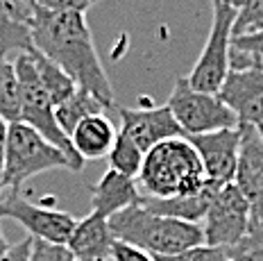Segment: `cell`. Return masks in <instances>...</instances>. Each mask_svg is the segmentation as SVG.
Wrapping results in <instances>:
<instances>
[{"label":"cell","instance_id":"obj_1","mask_svg":"<svg viewBox=\"0 0 263 261\" xmlns=\"http://www.w3.org/2000/svg\"><path fill=\"white\" fill-rule=\"evenodd\" d=\"M32 43H34V50L57 64L78 84V89L89 91L111 111L118 109L111 82L93 43L86 14L50 12L34 5Z\"/></svg>","mask_w":263,"mask_h":261},{"label":"cell","instance_id":"obj_2","mask_svg":"<svg viewBox=\"0 0 263 261\" xmlns=\"http://www.w3.org/2000/svg\"><path fill=\"white\" fill-rule=\"evenodd\" d=\"M139 191L145 198L166 200L175 195H197L213 187L206 179L204 166L186 137L161 141L145 152L136 175Z\"/></svg>","mask_w":263,"mask_h":261},{"label":"cell","instance_id":"obj_3","mask_svg":"<svg viewBox=\"0 0 263 261\" xmlns=\"http://www.w3.org/2000/svg\"><path fill=\"white\" fill-rule=\"evenodd\" d=\"M116 241H125L145 250L152 257H173L191 248L204 246L202 225L177 218H166L134 204L109 218Z\"/></svg>","mask_w":263,"mask_h":261},{"label":"cell","instance_id":"obj_4","mask_svg":"<svg viewBox=\"0 0 263 261\" xmlns=\"http://www.w3.org/2000/svg\"><path fill=\"white\" fill-rule=\"evenodd\" d=\"M66 168L73 171V164L59 148L46 141L30 125L14 121L7 129V159H5V191H21L27 179L46 171Z\"/></svg>","mask_w":263,"mask_h":261},{"label":"cell","instance_id":"obj_5","mask_svg":"<svg viewBox=\"0 0 263 261\" xmlns=\"http://www.w3.org/2000/svg\"><path fill=\"white\" fill-rule=\"evenodd\" d=\"M14 68H16V78H18V89H21V114L18 121L30 125L32 129L41 134L46 141H50L54 148H59L68 157V161L73 164V171H82L84 161L78 152L73 150L70 139L64 134V129L59 127L57 116H54V105L50 100V96L43 89L39 75H36L34 62H32L30 52L14 57Z\"/></svg>","mask_w":263,"mask_h":261},{"label":"cell","instance_id":"obj_6","mask_svg":"<svg viewBox=\"0 0 263 261\" xmlns=\"http://www.w3.org/2000/svg\"><path fill=\"white\" fill-rule=\"evenodd\" d=\"M166 105L177 125L182 127L184 137L211 134L218 129H229L240 125L236 114L220 100V96L195 91L186 78H179L175 82Z\"/></svg>","mask_w":263,"mask_h":261},{"label":"cell","instance_id":"obj_7","mask_svg":"<svg viewBox=\"0 0 263 261\" xmlns=\"http://www.w3.org/2000/svg\"><path fill=\"white\" fill-rule=\"evenodd\" d=\"M213 5V21L209 36L204 41L200 57H197L193 70L189 73V84L195 91L204 94H218L229 73V52H232L234 39V23H236V9L227 7L222 3Z\"/></svg>","mask_w":263,"mask_h":261},{"label":"cell","instance_id":"obj_8","mask_svg":"<svg viewBox=\"0 0 263 261\" xmlns=\"http://www.w3.org/2000/svg\"><path fill=\"white\" fill-rule=\"evenodd\" d=\"M0 218H12L27 230V236L39 238V241L66 246L73 234L78 218L57 209L46 207L41 202H32L21 191H5L0 195Z\"/></svg>","mask_w":263,"mask_h":261},{"label":"cell","instance_id":"obj_9","mask_svg":"<svg viewBox=\"0 0 263 261\" xmlns=\"http://www.w3.org/2000/svg\"><path fill=\"white\" fill-rule=\"evenodd\" d=\"M252 227V211L236 184H224L213 195L202 220L204 246L229 250L243 241Z\"/></svg>","mask_w":263,"mask_h":261},{"label":"cell","instance_id":"obj_10","mask_svg":"<svg viewBox=\"0 0 263 261\" xmlns=\"http://www.w3.org/2000/svg\"><path fill=\"white\" fill-rule=\"evenodd\" d=\"M234 184L252 211V225L263 227V137L254 125H240V148Z\"/></svg>","mask_w":263,"mask_h":261},{"label":"cell","instance_id":"obj_11","mask_svg":"<svg viewBox=\"0 0 263 261\" xmlns=\"http://www.w3.org/2000/svg\"><path fill=\"white\" fill-rule=\"evenodd\" d=\"M186 139L200 155L209 184L220 189L224 184L234 182L240 148V125L229 129H218L211 134H195V137Z\"/></svg>","mask_w":263,"mask_h":261},{"label":"cell","instance_id":"obj_12","mask_svg":"<svg viewBox=\"0 0 263 261\" xmlns=\"http://www.w3.org/2000/svg\"><path fill=\"white\" fill-rule=\"evenodd\" d=\"M218 96L236 114L240 125L263 127V70L256 64L229 70Z\"/></svg>","mask_w":263,"mask_h":261},{"label":"cell","instance_id":"obj_13","mask_svg":"<svg viewBox=\"0 0 263 261\" xmlns=\"http://www.w3.org/2000/svg\"><path fill=\"white\" fill-rule=\"evenodd\" d=\"M116 116L120 118V129L134 141L143 152L152 150L161 141L184 137L168 105L157 107H118Z\"/></svg>","mask_w":263,"mask_h":261},{"label":"cell","instance_id":"obj_14","mask_svg":"<svg viewBox=\"0 0 263 261\" xmlns=\"http://www.w3.org/2000/svg\"><path fill=\"white\" fill-rule=\"evenodd\" d=\"M32 23H34L32 0H0V52L5 57L34 50Z\"/></svg>","mask_w":263,"mask_h":261},{"label":"cell","instance_id":"obj_15","mask_svg":"<svg viewBox=\"0 0 263 261\" xmlns=\"http://www.w3.org/2000/svg\"><path fill=\"white\" fill-rule=\"evenodd\" d=\"M134 204H141V191L136 179L120 175L111 168H107L100 182L91 189V211L107 220Z\"/></svg>","mask_w":263,"mask_h":261},{"label":"cell","instance_id":"obj_16","mask_svg":"<svg viewBox=\"0 0 263 261\" xmlns=\"http://www.w3.org/2000/svg\"><path fill=\"white\" fill-rule=\"evenodd\" d=\"M114 241L116 236L109 227V220L91 211L89 216L78 220L66 246L78 261H109Z\"/></svg>","mask_w":263,"mask_h":261},{"label":"cell","instance_id":"obj_17","mask_svg":"<svg viewBox=\"0 0 263 261\" xmlns=\"http://www.w3.org/2000/svg\"><path fill=\"white\" fill-rule=\"evenodd\" d=\"M118 127L114 125V118L107 114H98V116L84 118L78 127L70 132V143L73 150L82 157V161L86 159H102L107 157L114 148Z\"/></svg>","mask_w":263,"mask_h":261},{"label":"cell","instance_id":"obj_18","mask_svg":"<svg viewBox=\"0 0 263 261\" xmlns=\"http://www.w3.org/2000/svg\"><path fill=\"white\" fill-rule=\"evenodd\" d=\"M218 187H209L197 195H175V198L157 200V198H145L141 195V207L157 216H166V218H177L186 222H197L200 225L206 216L213 195H216Z\"/></svg>","mask_w":263,"mask_h":261},{"label":"cell","instance_id":"obj_19","mask_svg":"<svg viewBox=\"0 0 263 261\" xmlns=\"http://www.w3.org/2000/svg\"><path fill=\"white\" fill-rule=\"evenodd\" d=\"M98 114H107V116H116V111H111L109 107H105L96 96H91L89 91L78 89L68 100H64L62 105L54 107V116H57L59 127L64 129L66 137H70L78 125L89 116H98Z\"/></svg>","mask_w":263,"mask_h":261},{"label":"cell","instance_id":"obj_20","mask_svg":"<svg viewBox=\"0 0 263 261\" xmlns=\"http://www.w3.org/2000/svg\"><path fill=\"white\" fill-rule=\"evenodd\" d=\"M30 55H32V62H34L36 75H39L43 89H46V94L50 96L54 107L62 105L64 100H68V98L78 91V84H75L57 64H52L48 57H43L39 50H32Z\"/></svg>","mask_w":263,"mask_h":261},{"label":"cell","instance_id":"obj_21","mask_svg":"<svg viewBox=\"0 0 263 261\" xmlns=\"http://www.w3.org/2000/svg\"><path fill=\"white\" fill-rule=\"evenodd\" d=\"M21 114V89L16 78L14 59L5 57L0 52V118L7 123L18 121Z\"/></svg>","mask_w":263,"mask_h":261},{"label":"cell","instance_id":"obj_22","mask_svg":"<svg viewBox=\"0 0 263 261\" xmlns=\"http://www.w3.org/2000/svg\"><path fill=\"white\" fill-rule=\"evenodd\" d=\"M143 157H145V152L141 150L123 129H118L116 141H114V148L107 155L109 168L120 173V175H127V177L136 179V175H139V171H141V164H143Z\"/></svg>","mask_w":263,"mask_h":261},{"label":"cell","instance_id":"obj_23","mask_svg":"<svg viewBox=\"0 0 263 261\" xmlns=\"http://www.w3.org/2000/svg\"><path fill=\"white\" fill-rule=\"evenodd\" d=\"M229 261H263V227L252 225L243 241L224 250Z\"/></svg>","mask_w":263,"mask_h":261},{"label":"cell","instance_id":"obj_24","mask_svg":"<svg viewBox=\"0 0 263 261\" xmlns=\"http://www.w3.org/2000/svg\"><path fill=\"white\" fill-rule=\"evenodd\" d=\"M259 30H263V0H250L236 14L234 36L252 34V32H259Z\"/></svg>","mask_w":263,"mask_h":261},{"label":"cell","instance_id":"obj_25","mask_svg":"<svg viewBox=\"0 0 263 261\" xmlns=\"http://www.w3.org/2000/svg\"><path fill=\"white\" fill-rule=\"evenodd\" d=\"M30 261H78L68 246H57V243H48L32 238V252Z\"/></svg>","mask_w":263,"mask_h":261},{"label":"cell","instance_id":"obj_26","mask_svg":"<svg viewBox=\"0 0 263 261\" xmlns=\"http://www.w3.org/2000/svg\"><path fill=\"white\" fill-rule=\"evenodd\" d=\"M155 261H229L227 252L222 248H211V246H197L186 252L173 254V257H152Z\"/></svg>","mask_w":263,"mask_h":261},{"label":"cell","instance_id":"obj_27","mask_svg":"<svg viewBox=\"0 0 263 261\" xmlns=\"http://www.w3.org/2000/svg\"><path fill=\"white\" fill-rule=\"evenodd\" d=\"M232 48L252 59H263V30L252 34H240L232 39Z\"/></svg>","mask_w":263,"mask_h":261},{"label":"cell","instance_id":"obj_28","mask_svg":"<svg viewBox=\"0 0 263 261\" xmlns=\"http://www.w3.org/2000/svg\"><path fill=\"white\" fill-rule=\"evenodd\" d=\"M36 7L50 9V12H82L86 14V9L93 7L100 0H32Z\"/></svg>","mask_w":263,"mask_h":261},{"label":"cell","instance_id":"obj_29","mask_svg":"<svg viewBox=\"0 0 263 261\" xmlns=\"http://www.w3.org/2000/svg\"><path fill=\"white\" fill-rule=\"evenodd\" d=\"M109 261H155V259H152V254H147L145 250L132 246V243L114 241Z\"/></svg>","mask_w":263,"mask_h":261},{"label":"cell","instance_id":"obj_30","mask_svg":"<svg viewBox=\"0 0 263 261\" xmlns=\"http://www.w3.org/2000/svg\"><path fill=\"white\" fill-rule=\"evenodd\" d=\"M32 252V236H25L21 243H14L0 254V261H30Z\"/></svg>","mask_w":263,"mask_h":261},{"label":"cell","instance_id":"obj_31","mask_svg":"<svg viewBox=\"0 0 263 261\" xmlns=\"http://www.w3.org/2000/svg\"><path fill=\"white\" fill-rule=\"evenodd\" d=\"M7 129L9 123L0 118V195L5 193V159H7Z\"/></svg>","mask_w":263,"mask_h":261},{"label":"cell","instance_id":"obj_32","mask_svg":"<svg viewBox=\"0 0 263 261\" xmlns=\"http://www.w3.org/2000/svg\"><path fill=\"white\" fill-rule=\"evenodd\" d=\"M211 3H222V5H227V7H232V9H236V12H240V9H243L245 5L250 3V0H211Z\"/></svg>","mask_w":263,"mask_h":261},{"label":"cell","instance_id":"obj_33","mask_svg":"<svg viewBox=\"0 0 263 261\" xmlns=\"http://www.w3.org/2000/svg\"><path fill=\"white\" fill-rule=\"evenodd\" d=\"M9 246H7V243H5V236H3V230H0V254H3L5 252V250H7Z\"/></svg>","mask_w":263,"mask_h":261},{"label":"cell","instance_id":"obj_34","mask_svg":"<svg viewBox=\"0 0 263 261\" xmlns=\"http://www.w3.org/2000/svg\"><path fill=\"white\" fill-rule=\"evenodd\" d=\"M254 64H256V66H259V68L263 70V59H254Z\"/></svg>","mask_w":263,"mask_h":261},{"label":"cell","instance_id":"obj_35","mask_svg":"<svg viewBox=\"0 0 263 261\" xmlns=\"http://www.w3.org/2000/svg\"><path fill=\"white\" fill-rule=\"evenodd\" d=\"M259 132H261V137H263V127H259Z\"/></svg>","mask_w":263,"mask_h":261}]
</instances>
